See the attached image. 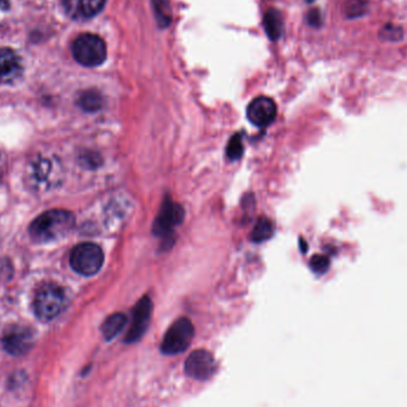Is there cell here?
I'll return each instance as SVG.
<instances>
[{"label":"cell","mask_w":407,"mask_h":407,"mask_svg":"<svg viewBox=\"0 0 407 407\" xmlns=\"http://www.w3.org/2000/svg\"><path fill=\"white\" fill-rule=\"evenodd\" d=\"M68 305L65 288L56 284H46L37 291L33 299V310L43 322H49L60 316Z\"/></svg>","instance_id":"cell-2"},{"label":"cell","mask_w":407,"mask_h":407,"mask_svg":"<svg viewBox=\"0 0 407 407\" xmlns=\"http://www.w3.org/2000/svg\"><path fill=\"white\" fill-rule=\"evenodd\" d=\"M309 1H312V0H309Z\"/></svg>","instance_id":"cell-21"},{"label":"cell","mask_w":407,"mask_h":407,"mask_svg":"<svg viewBox=\"0 0 407 407\" xmlns=\"http://www.w3.org/2000/svg\"><path fill=\"white\" fill-rule=\"evenodd\" d=\"M218 364L215 356L208 350L198 349L193 352L185 362L187 376L198 381H208L216 374Z\"/></svg>","instance_id":"cell-6"},{"label":"cell","mask_w":407,"mask_h":407,"mask_svg":"<svg viewBox=\"0 0 407 407\" xmlns=\"http://www.w3.org/2000/svg\"><path fill=\"white\" fill-rule=\"evenodd\" d=\"M1 344L14 356L24 355L33 346V331L24 325H11L4 331Z\"/></svg>","instance_id":"cell-8"},{"label":"cell","mask_w":407,"mask_h":407,"mask_svg":"<svg viewBox=\"0 0 407 407\" xmlns=\"http://www.w3.org/2000/svg\"><path fill=\"white\" fill-rule=\"evenodd\" d=\"M75 226L73 213L65 210H51L37 217L30 226V236L37 243H49L65 237Z\"/></svg>","instance_id":"cell-1"},{"label":"cell","mask_w":407,"mask_h":407,"mask_svg":"<svg viewBox=\"0 0 407 407\" xmlns=\"http://www.w3.org/2000/svg\"><path fill=\"white\" fill-rule=\"evenodd\" d=\"M153 8L157 22L161 26H167L171 23V15L166 0H153Z\"/></svg>","instance_id":"cell-17"},{"label":"cell","mask_w":407,"mask_h":407,"mask_svg":"<svg viewBox=\"0 0 407 407\" xmlns=\"http://www.w3.org/2000/svg\"><path fill=\"white\" fill-rule=\"evenodd\" d=\"M194 337V327L191 319L182 317L171 324L164 334L161 343V353L167 356H174L189 349Z\"/></svg>","instance_id":"cell-4"},{"label":"cell","mask_w":407,"mask_h":407,"mask_svg":"<svg viewBox=\"0 0 407 407\" xmlns=\"http://www.w3.org/2000/svg\"><path fill=\"white\" fill-rule=\"evenodd\" d=\"M274 224L270 219L262 217L258 219V223L255 224L253 233H251V238L254 242H265L273 236Z\"/></svg>","instance_id":"cell-15"},{"label":"cell","mask_w":407,"mask_h":407,"mask_svg":"<svg viewBox=\"0 0 407 407\" xmlns=\"http://www.w3.org/2000/svg\"><path fill=\"white\" fill-rule=\"evenodd\" d=\"M307 19H309V23L311 26H319L320 21H322V19H320L319 11L312 10V11L310 12L309 16H307Z\"/></svg>","instance_id":"cell-20"},{"label":"cell","mask_w":407,"mask_h":407,"mask_svg":"<svg viewBox=\"0 0 407 407\" xmlns=\"http://www.w3.org/2000/svg\"><path fill=\"white\" fill-rule=\"evenodd\" d=\"M127 318L124 313H113L102 325V334L106 341H112L127 327Z\"/></svg>","instance_id":"cell-14"},{"label":"cell","mask_w":407,"mask_h":407,"mask_svg":"<svg viewBox=\"0 0 407 407\" xmlns=\"http://www.w3.org/2000/svg\"><path fill=\"white\" fill-rule=\"evenodd\" d=\"M75 60L85 67H98L106 60L107 49L102 37L95 33H83L72 44Z\"/></svg>","instance_id":"cell-3"},{"label":"cell","mask_w":407,"mask_h":407,"mask_svg":"<svg viewBox=\"0 0 407 407\" xmlns=\"http://www.w3.org/2000/svg\"><path fill=\"white\" fill-rule=\"evenodd\" d=\"M247 117L251 124L258 127H265L277 117V105L273 99L268 97H258L249 104Z\"/></svg>","instance_id":"cell-10"},{"label":"cell","mask_w":407,"mask_h":407,"mask_svg":"<svg viewBox=\"0 0 407 407\" xmlns=\"http://www.w3.org/2000/svg\"><path fill=\"white\" fill-rule=\"evenodd\" d=\"M185 217V211L179 204L167 199L162 204L159 215L154 222L153 231L157 236L167 237L174 231L176 226L181 224Z\"/></svg>","instance_id":"cell-9"},{"label":"cell","mask_w":407,"mask_h":407,"mask_svg":"<svg viewBox=\"0 0 407 407\" xmlns=\"http://www.w3.org/2000/svg\"><path fill=\"white\" fill-rule=\"evenodd\" d=\"M106 0H63L67 15L75 21H88L98 15Z\"/></svg>","instance_id":"cell-11"},{"label":"cell","mask_w":407,"mask_h":407,"mask_svg":"<svg viewBox=\"0 0 407 407\" xmlns=\"http://www.w3.org/2000/svg\"><path fill=\"white\" fill-rule=\"evenodd\" d=\"M102 104H104V100H102V95L95 91L84 92L79 98V105L81 106V109L88 112L98 111L102 109Z\"/></svg>","instance_id":"cell-16"},{"label":"cell","mask_w":407,"mask_h":407,"mask_svg":"<svg viewBox=\"0 0 407 407\" xmlns=\"http://www.w3.org/2000/svg\"><path fill=\"white\" fill-rule=\"evenodd\" d=\"M265 33L270 41L280 40L284 33V19L275 9H269L263 17Z\"/></svg>","instance_id":"cell-13"},{"label":"cell","mask_w":407,"mask_h":407,"mask_svg":"<svg viewBox=\"0 0 407 407\" xmlns=\"http://www.w3.org/2000/svg\"><path fill=\"white\" fill-rule=\"evenodd\" d=\"M243 154V143L238 134H235L233 137L230 139L228 148H226V155L229 157L230 160H237L240 159Z\"/></svg>","instance_id":"cell-19"},{"label":"cell","mask_w":407,"mask_h":407,"mask_svg":"<svg viewBox=\"0 0 407 407\" xmlns=\"http://www.w3.org/2000/svg\"><path fill=\"white\" fill-rule=\"evenodd\" d=\"M152 313H153L152 299L149 297H143L136 304L132 311V320H131V325L127 330V336L124 338V343L132 344V343L139 342L149 327Z\"/></svg>","instance_id":"cell-7"},{"label":"cell","mask_w":407,"mask_h":407,"mask_svg":"<svg viewBox=\"0 0 407 407\" xmlns=\"http://www.w3.org/2000/svg\"><path fill=\"white\" fill-rule=\"evenodd\" d=\"M70 267L84 277L98 273L104 265L102 248L95 243H81L74 248L70 254Z\"/></svg>","instance_id":"cell-5"},{"label":"cell","mask_w":407,"mask_h":407,"mask_svg":"<svg viewBox=\"0 0 407 407\" xmlns=\"http://www.w3.org/2000/svg\"><path fill=\"white\" fill-rule=\"evenodd\" d=\"M23 73V65L18 55L10 48L0 49V84H12Z\"/></svg>","instance_id":"cell-12"},{"label":"cell","mask_w":407,"mask_h":407,"mask_svg":"<svg viewBox=\"0 0 407 407\" xmlns=\"http://www.w3.org/2000/svg\"><path fill=\"white\" fill-rule=\"evenodd\" d=\"M366 11H367V1L366 0H349L347 3L346 12L349 18L360 17Z\"/></svg>","instance_id":"cell-18"}]
</instances>
